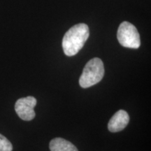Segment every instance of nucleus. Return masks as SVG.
Masks as SVG:
<instances>
[{
    "label": "nucleus",
    "mask_w": 151,
    "mask_h": 151,
    "mask_svg": "<svg viewBox=\"0 0 151 151\" xmlns=\"http://www.w3.org/2000/svg\"><path fill=\"white\" fill-rule=\"evenodd\" d=\"M89 35V27L86 24L79 23L71 27L62 39V48L66 55L71 57L78 53L83 47Z\"/></svg>",
    "instance_id": "f257e3e1"
},
{
    "label": "nucleus",
    "mask_w": 151,
    "mask_h": 151,
    "mask_svg": "<svg viewBox=\"0 0 151 151\" xmlns=\"http://www.w3.org/2000/svg\"><path fill=\"white\" fill-rule=\"evenodd\" d=\"M104 75V67L102 60L98 58L90 60L85 66L79 79L81 88H88L98 83Z\"/></svg>",
    "instance_id": "f03ea898"
},
{
    "label": "nucleus",
    "mask_w": 151,
    "mask_h": 151,
    "mask_svg": "<svg viewBox=\"0 0 151 151\" xmlns=\"http://www.w3.org/2000/svg\"><path fill=\"white\" fill-rule=\"evenodd\" d=\"M117 38L123 47L137 49L141 46L140 35L134 24L129 22H122L117 32Z\"/></svg>",
    "instance_id": "7ed1b4c3"
},
{
    "label": "nucleus",
    "mask_w": 151,
    "mask_h": 151,
    "mask_svg": "<svg viewBox=\"0 0 151 151\" xmlns=\"http://www.w3.org/2000/svg\"><path fill=\"white\" fill-rule=\"evenodd\" d=\"M36 105L37 99L32 96H28L17 100L15 104V111L22 120L29 121L33 120L36 116L34 110Z\"/></svg>",
    "instance_id": "20e7f679"
},
{
    "label": "nucleus",
    "mask_w": 151,
    "mask_h": 151,
    "mask_svg": "<svg viewBox=\"0 0 151 151\" xmlns=\"http://www.w3.org/2000/svg\"><path fill=\"white\" fill-rule=\"evenodd\" d=\"M129 121L128 113L124 110H120L113 115L108 124V129L111 132H118L127 127Z\"/></svg>",
    "instance_id": "39448f33"
},
{
    "label": "nucleus",
    "mask_w": 151,
    "mask_h": 151,
    "mask_svg": "<svg viewBox=\"0 0 151 151\" xmlns=\"http://www.w3.org/2000/svg\"><path fill=\"white\" fill-rule=\"evenodd\" d=\"M49 147L50 151H78L74 145L62 138L52 139Z\"/></svg>",
    "instance_id": "423d86ee"
},
{
    "label": "nucleus",
    "mask_w": 151,
    "mask_h": 151,
    "mask_svg": "<svg viewBox=\"0 0 151 151\" xmlns=\"http://www.w3.org/2000/svg\"><path fill=\"white\" fill-rule=\"evenodd\" d=\"M13 146L11 143L4 136L0 134V151H12Z\"/></svg>",
    "instance_id": "0eeeda50"
}]
</instances>
